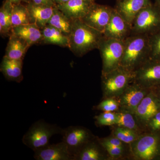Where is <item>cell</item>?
<instances>
[{
  "mask_svg": "<svg viewBox=\"0 0 160 160\" xmlns=\"http://www.w3.org/2000/svg\"><path fill=\"white\" fill-rule=\"evenodd\" d=\"M104 36L102 32L88 26L81 19L74 20L69 36L68 48L75 55L81 57L98 49Z\"/></svg>",
  "mask_w": 160,
  "mask_h": 160,
  "instance_id": "cell-1",
  "label": "cell"
},
{
  "mask_svg": "<svg viewBox=\"0 0 160 160\" xmlns=\"http://www.w3.org/2000/svg\"><path fill=\"white\" fill-rule=\"evenodd\" d=\"M149 37L146 35H131L125 40V48L121 66L134 72L149 59Z\"/></svg>",
  "mask_w": 160,
  "mask_h": 160,
  "instance_id": "cell-2",
  "label": "cell"
},
{
  "mask_svg": "<svg viewBox=\"0 0 160 160\" xmlns=\"http://www.w3.org/2000/svg\"><path fill=\"white\" fill-rule=\"evenodd\" d=\"M129 147V160H160V132H145Z\"/></svg>",
  "mask_w": 160,
  "mask_h": 160,
  "instance_id": "cell-3",
  "label": "cell"
},
{
  "mask_svg": "<svg viewBox=\"0 0 160 160\" xmlns=\"http://www.w3.org/2000/svg\"><path fill=\"white\" fill-rule=\"evenodd\" d=\"M63 129L55 124L39 120L33 123L23 136L24 145L35 152L50 144V138L56 134H62Z\"/></svg>",
  "mask_w": 160,
  "mask_h": 160,
  "instance_id": "cell-4",
  "label": "cell"
},
{
  "mask_svg": "<svg viewBox=\"0 0 160 160\" xmlns=\"http://www.w3.org/2000/svg\"><path fill=\"white\" fill-rule=\"evenodd\" d=\"M133 79V72L120 66L111 72L102 74V99L118 98Z\"/></svg>",
  "mask_w": 160,
  "mask_h": 160,
  "instance_id": "cell-5",
  "label": "cell"
},
{
  "mask_svg": "<svg viewBox=\"0 0 160 160\" xmlns=\"http://www.w3.org/2000/svg\"><path fill=\"white\" fill-rule=\"evenodd\" d=\"M124 48L125 40L115 39L104 36L98 48L102 62V74L108 73L120 67Z\"/></svg>",
  "mask_w": 160,
  "mask_h": 160,
  "instance_id": "cell-6",
  "label": "cell"
},
{
  "mask_svg": "<svg viewBox=\"0 0 160 160\" xmlns=\"http://www.w3.org/2000/svg\"><path fill=\"white\" fill-rule=\"evenodd\" d=\"M160 30V9L152 3L139 12L132 25L131 35L150 36Z\"/></svg>",
  "mask_w": 160,
  "mask_h": 160,
  "instance_id": "cell-7",
  "label": "cell"
},
{
  "mask_svg": "<svg viewBox=\"0 0 160 160\" xmlns=\"http://www.w3.org/2000/svg\"><path fill=\"white\" fill-rule=\"evenodd\" d=\"M62 141L73 158L95 136L89 129L81 126H70L63 129Z\"/></svg>",
  "mask_w": 160,
  "mask_h": 160,
  "instance_id": "cell-8",
  "label": "cell"
},
{
  "mask_svg": "<svg viewBox=\"0 0 160 160\" xmlns=\"http://www.w3.org/2000/svg\"><path fill=\"white\" fill-rule=\"evenodd\" d=\"M132 82L150 89L160 85V61H146L133 72Z\"/></svg>",
  "mask_w": 160,
  "mask_h": 160,
  "instance_id": "cell-9",
  "label": "cell"
},
{
  "mask_svg": "<svg viewBox=\"0 0 160 160\" xmlns=\"http://www.w3.org/2000/svg\"><path fill=\"white\" fill-rule=\"evenodd\" d=\"M113 9L110 6L94 2L81 20L88 26L103 33L110 21Z\"/></svg>",
  "mask_w": 160,
  "mask_h": 160,
  "instance_id": "cell-10",
  "label": "cell"
},
{
  "mask_svg": "<svg viewBox=\"0 0 160 160\" xmlns=\"http://www.w3.org/2000/svg\"><path fill=\"white\" fill-rule=\"evenodd\" d=\"M150 90L132 82L117 98L120 109L135 113L138 106Z\"/></svg>",
  "mask_w": 160,
  "mask_h": 160,
  "instance_id": "cell-11",
  "label": "cell"
},
{
  "mask_svg": "<svg viewBox=\"0 0 160 160\" xmlns=\"http://www.w3.org/2000/svg\"><path fill=\"white\" fill-rule=\"evenodd\" d=\"M160 111V101L151 89L140 103L135 113L140 125L146 132L147 123Z\"/></svg>",
  "mask_w": 160,
  "mask_h": 160,
  "instance_id": "cell-12",
  "label": "cell"
},
{
  "mask_svg": "<svg viewBox=\"0 0 160 160\" xmlns=\"http://www.w3.org/2000/svg\"><path fill=\"white\" fill-rule=\"evenodd\" d=\"M105 37L124 41L132 34V26L113 8L109 24L103 32Z\"/></svg>",
  "mask_w": 160,
  "mask_h": 160,
  "instance_id": "cell-13",
  "label": "cell"
},
{
  "mask_svg": "<svg viewBox=\"0 0 160 160\" xmlns=\"http://www.w3.org/2000/svg\"><path fill=\"white\" fill-rule=\"evenodd\" d=\"M73 160H111L99 137L95 136L73 158Z\"/></svg>",
  "mask_w": 160,
  "mask_h": 160,
  "instance_id": "cell-14",
  "label": "cell"
},
{
  "mask_svg": "<svg viewBox=\"0 0 160 160\" xmlns=\"http://www.w3.org/2000/svg\"><path fill=\"white\" fill-rule=\"evenodd\" d=\"M151 4V0H117L114 8L132 26L139 12Z\"/></svg>",
  "mask_w": 160,
  "mask_h": 160,
  "instance_id": "cell-15",
  "label": "cell"
},
{
  "mask_svg": "<svg viewBox=\"0 0 160 160\" xmlns=\"http://www.w3.org/2000/svg\"><path fill=\"white\" fill-rule=\"evenodd\" d=\"M37 160H72L67 146L63 141L48 146L34 152Z\"/></svg>",
  "mask_w": 160,
  "mask_h": 160,
  "instance_id": "cell-16",
  "label": "cell"
},
{
  "mask_svg": "<svg viewBox=\"0 0 160 160\" xmlns=\"http://www.w3.org/2000/svg\"><path fill=\"white\" fill-rule=\"evenodd\" d=\"M94 2L90 0H69L67 2L56 5V7L74 21L84 17Z\"/></svg>",
  "mask_w": 160,
  "mask_h": 160,
  "instance_id": "cell-17",
  "label": "cell"
},
{
  "mask_svg": "<svg viewBox=\"0 0 160 160\" xmlns=\"http://www.w3.org/2000/svg\"><path fill=\"white\" fill-rule=\"evenodd\" d=\"M30 23L35 24L42 29L48 24L53 13L55 6L35 4L32 1L26 3Z\"/></svg>",
  "mask_w": 160,
  "mask_h": 160,
  "instance_id": "cell-18",
  "label": "cell"
},
{
  "mask_svg": "<svg viewBox=\"0 0 160 160\" xmlns=\"http://www.w3.org/2000/svg\"><path fill=\"white\" fill-rule=\"evenodd\" d=\"M11 34L25 40L30 46L38 43H42V29L32 23L13 26Z\"/></svg>",
  "mask_w": 160,
  "mask_h": 160,
  "instance_id": "cell-19",
  "label": "cell"
},
{
  "mask_svg": "<svg viewBox=\"0 0 160 160\" xmlns=\"http://www.w3.org/2000/svg\"><path fill=\"white\" fill-rule=\"evenodd\" d=\"M23 60H15L3 57L0 70L6 79L20 83L22 81Z\"/></svg>",
  "mask_w": 160,
  "mask_h": 160,
  "instance_id": "cell-20",
  "label": "cell"
},
{
  "mask_svg": "<svg viewBox=\"0 0 160 160\" xmlns=\"http://www.w3.org/2000/svg\"><path fill=\"white\" fill-rule=\"evenodd\" d=\"M6 50L5 56L15 60H23L30 46L25 40L11 34Z\"/></svg>",
  "mask_w": 160,
  "mask_h": 160,
  "instance_id": "cell-21",
  "label": "cell"
},
{
  "mask_svg": "<svg viewBox=\"0 0 160 160\" xmlns=\"http://www.w3.org/2000/svg\"><path fill=\"white\" fill-rule=\"evenodd\" d=\"M43 39L42 43L52 44L63 47H69V37L59 29L47 24L42 29Z\"/></svg>",
  "mask_w": 160,
  "mask_h": 160,
  "instance_id": "cell-22",
  "label": "cell"
},
{
  "mask_svg": "<svg viewBox=\"0 0 160 160\" xmlns=\"http://www.w3.org/2000/svg\"><path fill=\"white\" fill-rule=\"evenodd\" d=\"M73 22V20L66 16L55 6L48 24L59 29L63 34L69 37L71 32Z\"/></svg>",
  "mask_w": 160,
  "mask_h": 160,
  "instance_id": "cell-23",
  "label": "cell"
},
{
  "mask_svg": "<svg viewBox=\"0 0 160 160\" xmlns=\"http://www.w3.org/2000/svg\"><path fill=\"white\" fill-rule=\"evenodd\" d=\"M117 113L118 121L115 125L134 130L140 134L146 132L140 125L135 113L121 109Z\"/></svg>",
  "mask_w": 160,
  "mask_h": 160,
  "instance_id": "cell-24",
  "label": "cell"
},
{
  "mask_svg": "<svg viewBox=\"0 0 160 160\" xmlns=\"http://www.w3.org/2000/svg\"><path fill=\"white\" fill-rule=\"evenodd\" d=\"M13 4L5 0L0 9V34L1 36H9L12 29V13Z\"/></svg>",
  "mask_w": 160,
  "mask_h": 160,
  "instance_id": "cell-25",
  "label": "cell"
},
{
  "mask_svg": "<svg viewBox=\"0 0 160 160\" xmlns=\"http://www.w3.org/2000/svg\"><path fill=\"white\" fill-rule=\"evenodd\" d=\"M30 23L29 12L26 5L22 3L13 4L12 13V27Z\"/></svg>",
  "mask_w": 160,
  "mask_h": 160,
  "instance_id": "cell-26",
  "label": "cell"
},
{
  "mask_svg": "<svg viewBox=\"0 0 160 160\" xmlns=\"http://www.w3.org/2000/svg\"><path fill=\"white\" fill-rule=\"evenodd\" d=\"M110 129L112 134L128 145L134 142L141 135L137 132L117 125L110 126Z\"/></svg>",
  "mask_w": 160,
  "mask_h": 160,
  "instance_id": "cell-27",
  "label": "cell"
},
{
  "mask_svg": "<svg viewBox=\"0 0 160 160\" xmlns=\"http://www.w3.org/2000/svg\"><path fill=\"white\" fill-rule=\"evenodd\" d=\"M104 147L108 152L111 160H129L130 154L129 145L121 147L112 146Z\"/></svg>",
  "mask_w": 160,
  "mask_h": 160,
  "instance_id": "cell-28",
  "label": "cell"
},
{
  "mask_svg": "<svg viewBox=\"0 0 160 160\" xmlns=\"http://www.w3.org/2000/svg\"><path fill=\"white\" fill-rule=\"evenodd\" d=\"M94 118L95 125L98 127L111 126L116 125L118 121V114L117 112H103L100 114L95 116Z\"/></svg>",
  "mask_w": 160,
  "mask_h": 160,
  "instance_id": "cell-29",
  "label": "cell"
},
{
  "mask_svg": "<svg viewBox=\"0 0 160 160\" xmlns=\"http://www.w3.org/2000/svg\"><path fill=\"white\" fill-rule=\"evenodd\" d=\"M120 104L117 98H107L102 99L97 106H93L92 109L102 112H115L119 110Z\"/></svg>",
  "mask_w": 160,
  "mask_h": 160,
  "instance_id": "cell-30",
  "label": "cell"
},
{
  "mask_svg": "<svg viewBox=\"0 0 160 160\" xmlns=\"http://www.w3.org/2000/svg\"><path fill=\"white\" fill-rule=\"evenodd\" d=\"M149 37L150 46L149 58L160 61V30Z\"/></svg>",
  "mask_w": 160,
  "mask_h": 160,
  "instance_id": "cell-31",
  "label": "cell"
},
{
  "mask_svg": "<svg viewBox=\"0 0 160 160\" xmlns=\"http://www.w3.org/2000/svg\"><path fill=\"white\" fill-rule=\"evenodd\" d=\"M99 139L100 142L104 146H112L121 147V146H125L128 145V144L123 142L119 139L116 137L112 133L109 136L103 138H99Z\"/></svg>",
  "mask_w": 160,
  "mask_h": 160,
  "instance_id": "cell-32",
  "label": "cell"
},
{
  "mask_svg": "<svg viewBox=\"0 0 160 160\" xmlns=\"http://www.w3.org/2000/svg\"><path fill=\"white\" fill-rule=\"evenodd\" d=\"M146 131L160 132V111L152 118L147 123Z\"/></svg>",
  "mask_w": 160,
  "mask_h": 160,
  "instance_id": "cell-33",
  "label": "cell"
},
{
  "mask_svg": "<svg viewBox=\"0 0 160 160\" xmlns=\"http://www.w3.org/2000/svg\"><path fill=\"white\" fill-rule=\"evenodd\" d=\"M30 1L33 2L35 4L39 5H46L52 6H56L55 4L52 0H30Z\"/></svg>",
  "mask_w": 160,
  "mask_h": 160,
  "instance_id": "cell-34",
  "label": "cell"
},
{
  "mask_svg": "<svg viewBox=\"0 0 160 160\" xmlns=\"http://www.w3.org/2000/svg\"><path fill=\"white\" fill-rule=\"evenodd\" d=\"M151 90L154 92V94L156 95L158 99L160 101V85L152 88L151 89Z\"/></svg>",
  "mask_w": 160,
  "mask_h": 160,
  "instance_id": "cell-35",
  "label": "cell"
},
{
  "mask_svg": "<svg viewBox=\"0 0 160 160\" xmlns=\"http://www.w3.org/2000/svg\"><path fill=\"white\" fill-rule=\"evenodd\" d=\"M6 1H9L12 4H18L22 2L28 3L30 2V0H6Z\"/></svg>",
  "mask_w": 160,
  "mask_h": 160,
  "instance_id": "cell-36",
  "label": "cell"
},
{
  "mask_svg": "<svg viewBox=\"0 0 160 160\" xmlns=\"http://www.w3.org/2000/svg\"><path fill=\"white\" fill-rule=\"evenodd\" d=\"M54 2L55 5H58V4H63V3L67 2L69 0H52Z\"/></svg>",
  "mask_w": 160,
  "mask_h": 160,
  "instance_id": "cell-37",
  "label": "cell"
},
{
  "mask_svg": "<svg viewBox=\"0 0 160 160\" xmlns=\"http://www.w3.org/2000/svg\"><path fill=\"white\" fill-rule=\"evenodd\" d=\"M155 5H156L160 9V0H154Z\"/></svg>",
  "mask_w": 160,
  "mask_h": 160,
  "instance_id": "cell-38",
  "label": "cell"
},
{
  "mask_svg": "<svg viewBox=\"0 0 160 160\" xmlns=\"http://www.w3.org/2000/svg\"><path fill=\"white\" fill-rule=\"evenodd\" d=\"M90 1H93V2H95V0H90Z\"/></svg>",
  "mask_w": 160,
  "mask_h": 160,
  "instance_id": "cell-39",
  "label": "cell"
}]
</instances>
